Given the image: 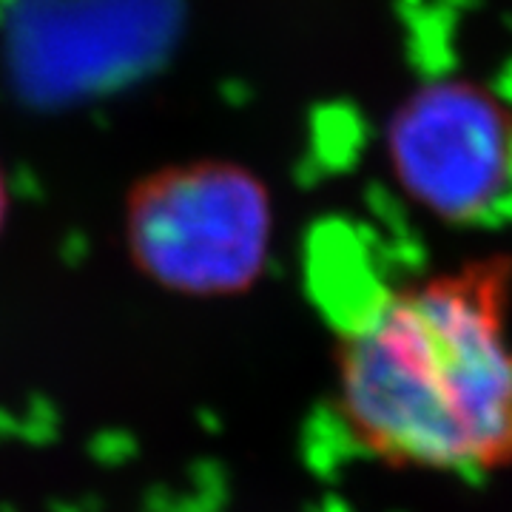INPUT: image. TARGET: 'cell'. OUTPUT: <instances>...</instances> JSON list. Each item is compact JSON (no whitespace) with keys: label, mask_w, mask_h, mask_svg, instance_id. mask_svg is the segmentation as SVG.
I'll list each match as a JSON object with an SVG mask.
<instances>
[{"label":"cell","mask_w":512,"mask_h":512,"mask_svg":"<svg viewBox=\"0 0 512 512\" xmlns=\"http://www.w3.org/2000/svg\"><path fill=\"white\" fill-rule=\"evenodd\" d=\"M126 254L160 291L234 299L268 268L274 208L245 165L194 160L151 171L126 197Z\"/></svg>","instance_id":"cell-2"},{"label":"cell","mask_w":512,"mask_h":512,"mask_svg":"<svg viewBox=\"0 0 512 512\" xmlns=\"http://www.w3.org/2000/svg\"><path fill=\"white\" fill-rule=\"evenodd\" d=\"M390 163L413 200L444 220L490 214L512 185V117L470 83L441 80L404 100Z\"/></svg>","instance_id":"cell-3"},{"label":"cell","mask_w":512,"mask_h":512,"mask_svg":"<svg viewBox=\"0 0 512 512\" xmlns=\"http://www.w3.org/2000/svg\"><path fill=\"white\" fill-rule=\"evenodd\" d=\"M6 217H9V191H6V177L0 171V231L6 225Z\"/></svg>","instance_id":"cell-4"},{"label":"cell","mask_w":512,"mask_h":512,"mask_svg":"<svg viewBox=\"0 0 512 512\" xmlns=\"http://www.w3.org/2000/svg\"><path fill=\"white\" fill-rule=\"evenodd\" d=\"M333 407L348 439L384 467L510 470V256L470 259L362 302L336 336Z\"/></svg>","instance_id":"cell-1"}]
</instances>
